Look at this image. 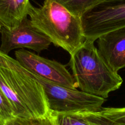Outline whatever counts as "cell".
Returning a JSON list of instances; mask_svg holds the SVG:
<instances>
[{
	"instance_id": "cell-1",
	"label": "cell",
	"mask_w": 125,
	"mask_h": 125,
	"mask_svg": "<svg viewBox=\"0 0 125 125\" xmlns=\"http://www.w3.org/2000/svg\"><path fill=\"white\" fill-rule=\"evenodd\" d=\"M0 89L11 105L15 118H38L50 114L41 84L15 59L1 50Z\"/></svg>"
},
{
	"instance_id": "cell-2",
	"label": "cell",
	"mask_w": 125,
	"mask_h": 125,
	"mask_svg": "<svg viewBox=\"0 0 125 125\" xmlns=\"http://www.w3.org/2000/svg\"><path fill=\"white\" fill-rule=\"evenodd\" d=\"M94 42L86 39L71 55L68 65L80 91L106 99L110 92L120 88L123 79L107 64Z\"/></svg>"
},
{
	"instance_id": "cell-3",
	"label": "cell",
	"mask_w": 125,
	"mask_h": 125,
	"mask_svg": "<svg viewBox=\"0 0 125 125\" xmlns=\"http://www.w3.org/2000/svg\"><path fill=\"white\" fill-rule=\"evenodd\" d=\"M33 25L55 46L72 55L86 40L81 18L74 15L55 0H44L39 8L31 6L28 12Z\"/></svg>"
},
{
	"instance_id": "cell-4",
	"label": "cell",
	"mask_w": 125,
	"mask_h": 125,
	"mask_svg": "<svg viewBox=\"0 0 125 125\" xmlns=\"http://www.w3.org/2000/svg\"><path fill=\"white\" fill-rule=\"evenodd\" d=\"M31 74L42 86L50 112H96L100 111L103 108L102 105L105 102L104 98L86 93L77 89H71L56 85Z\"/></svg>"
},
{
	"instance_id": "cell-5",
	"label": "cell",
	"mask_w": 125,
	"mask_h": 125,
	"mask_svg": "<svg viewBox=\"0 0 125 125\" xmlns=\"http://www.w3.org/2000/svg\"><path fill=\"white\" fill-rule=\"evenodd\" d=\"M85 39L95 41L99 36L125 27V0H104L81 17Z\"/></svg>"
},
{
	"instance_id": "cell-6",
	"label": "cell",
	"mask_w": 125,
	"mask_h": 125,
	"mask_svg": "<svg viewBox=\"0 0 125 125\" xmlns=\"http://www.w3.org/2000/svg\"><path fill=\"white\" fill-rule=\"evenodd\" d=\"M15 56V60L23 68L36 76L60 86L77 89L73 74L60 62L41 57L25 49L17 50Z\"/></svg>"
},
{
	"instance_id": "cell-7",
	"label": "cell",
	"mask_w": 125,
	"mask_h": 125,
	"mask_svg": "<svg viewBox=\"0 0 125 125\" xmlns=\"http://www.w3.org/2000/svg\"><path fill=\"white\" fill-rule=\"evenodd\" d=\"M1 44L0 50L8 55L14 49H31L40 53L49 49L51 41L36 28L31 20L25 18L20 25L14 28L2 26L0 30Z\"/></svg>"
},
{
	"instance_id": "cell-8",
	"label": "cell",
	"mask_w": 125,
	"mask_h": 125,
	"mask_svg": "<svg viewBox=\"0 0 125 125\" xmlns=\"http://www.w3.org/2000/svg\"><path fill=\"white\" fill-rule=\"evenodd\" d=\"M98 50L107 64L115 73L125 68V27L98 38Z\"/></svg>"
},
{
	"instance_id": "cell-9",
	"label": "cell",
	"mask_w": 125,
	"mask_h": 125,
	"mask_svg": "<svg viewBox=\"0 0 125 125\" xmlns=\"http://www.w3.org/2000/svg\"><path fill=\"white\" fill-rule=\"evenodd\" d=\"M31 6L30 0H0V21L9 29L17 27L27 18Z\"/></svg>"
},
{
	"instance_id": "cell-10",
	"label": "cell",
	"mask_w": 125,
	"mask_h": 125,
	"mask_svg": "<svg viewBox=\"0 0 125 125\" xmlns=\"http://www.w3.org/2000/svg\"><path fill=\"white\" fill-rule=\"evenodd\" d=\"M74 15L81 18L84 14L104 0H55Z\"/></svg>"
},
{
	"instance_id": "cell-11",
	"label": "cell",
	"mask_w": 125,
	"mask_h": 125,
	"mask_svg": "<svg viewBox=\"0 0 125 125\" xmlns=\"http://www.w3.org/2000/svg\"><path fill=\"white\" fill-rule=\"evenodd\" d=\"M55 125H91L79 113L57 114L50 112Z\"/></svg>"
},
{
	"instance_id": "cell-12",
	"label": "cell",
	"mask_w": 125,
	"mask_h": 125,
	"mask_svg": "<svg viewBox=\"0 0 125 125\" xmlns=\"http://www.w3.org/2000/svg\"><path fill=\"white\" fill-rule=\"evenodd\" d=\"M4 125H55L51 114L44 116L30 118L15 117L8 120Z\"/></svg>"
},
{
	"instance_id": "cell-13",
	"label": "cell",
	"mask_w": 125,
	"mask_h": 125,
	"mask_svg": "<svg viewBox=\"0 0 125 125\" xmlns=\"http://www.w3.org/2000/svg\"><path fill=\"white\" fill-rule=\"evenodd\" d=\"M99 112L115 125H125V107L102 108Z\"/></svg>"
},
{
	"instance_id": "cell-14",
	"label": "cell",
	"mask_w": 125,
	"mask_h": 125,
	"mask_svg": "<svg viewBox=\"0 0 125 125\" xmlns=\"http://www.w3.org/2000/svg\"><path fill=\"white\" fill-rule=\"evenodd\" d=\"M14 118L15 116L11 105L0 89V123L4 125L6 121Z\"/></svg>"
},
{
	"instance_id": "cell-15",
	"label": "cell",
	"mask_w": 125,
	"mask_h": 125,
	"mask_svg": "<svg viewBox=\"0 0 125 125\" xmlns=\"http://www.w3.org/2000/svg\"><path fill=\"white\" fill-rule=\"evenodd\" d=\"M91 125H115L109 119L102 115L99 112H80Z\"/></svg>"
},
{
	"instance_id": "cell-16",
	"label": "cell",
	"mask_w": 125,
	"mask_h": 125,
	"mask_svg": "<svg viewBox=\"0 0 125 125\" xmlns=\"http://www.w3.org/2000/svg\"><path fill=\"white\" fill-rule=\"evenodd\" d=\"M2 26H3V25H2V23H1V21H0V30H1V29Z\"/></svg>"
},
{
	"instance_id": "cell-17",
	"label": "cell",
	"mask_w": 125,
	"mask_h": 125,
	"mask_svg": "<svg viewBox=\"0 0 125 125\" xmlns=\"http://www.w3.org/2000/svg\"><path fill=\"white\" fill-rule=\"evenodd\" d=\"M0 125H3V123H0Z\"/></svg>"
}]
</instances>
